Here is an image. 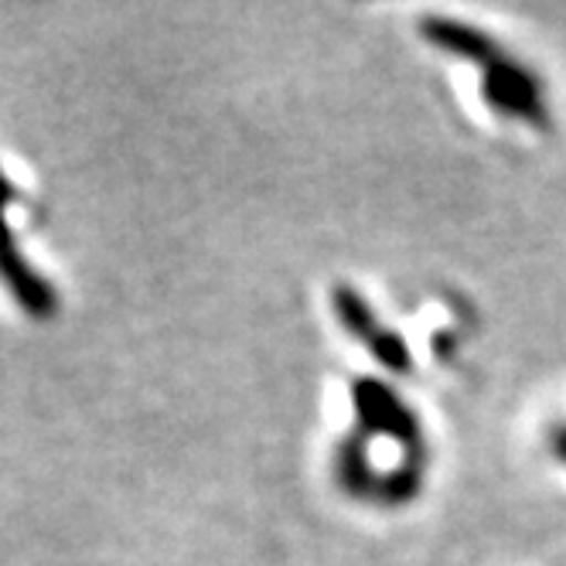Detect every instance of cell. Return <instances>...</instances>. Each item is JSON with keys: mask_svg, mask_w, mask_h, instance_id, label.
Instances as JSON below:
<instances>
[{"mask_svg": "<svg viewBox=\"0 0 566 566\" xmlns=\"http://www.w3.org/2000/svg\"><path fill=\"white\" fill-rule=\"evenodd\" d=\"M332 304H335L338 321L348 328V335H355L361 345H366L386 369H392V373H410L413 369L407 342L382 325V321L376 317V311L366 304V297H361L358 291H352L342 283V287L332 291Z\"/></svg>", "mask_w": 566, "mask_h": 566, "instance_id": "1", "label": "cell"}, {"mask_svg": "<svg viewBox=\"0 0 566 566\" xmlns=\"http://www.w3.org/2000/svg\"><path fill=\"white\" fill-rule=\"evenodd\" d=\"M484 99H489L499 113L522 119V124H543L546 103L543 90L536 83V75L530 69H522L509 55H495L492 62H484Z\"/></svg>", "mask_w": 566, "mask_h": 566, "instance_id": "2", "label": "cell"}, {"mask_svg": "<svg viewBox=\"0 0 566 566\" xmlns=\"http://www.w3.org/2000/svg\"><path fill=\"white\" fill-rule=\"evenodd\" d=\"M352 396H355L361 437L386 433V437H396L399 443H410V448L420 440V423H417L413 410L379 379H358Z\"/></svg>", "mask_w": 566, "mask_h": 566, "instance_id": "3", "label": "cell"}, {"mask_svg": "<svg viewBox=\"0 0 566 566\" xmlns=\"http://www.w3.org/2000/svg\"><path fill=\"white\" fill-rule=\"evenodd\" d=\"M18 191L11 188V181L0 175V212H4V206L14 198ZM0 280L8 283V287L18 294L21 307L34 317H49L55 314L59 301H55V291L49 287V283L42 276H34L31 266L18 256V250L11 247V229L4 222V216H0Z\"/></svg>", "mask_w": 566, "mask_h": 566, "instance_id": "4", "label": "cell"}, {"mask_svg": "<svg viewBox=\"0 0 566 566\" xmlns=\"http://www.w3.org/2000/svg\"><path fill=\"white\" fill-rule=\"evenodd\" d=\"M549 443H553V454L566 464V427H559V430H553V437H549Z\"/></svg>", "mask_w": 566, "mask_h": 566, "instance_id": "5", "label": "cell"}]
</instances>
